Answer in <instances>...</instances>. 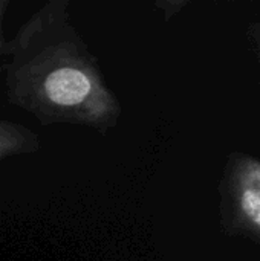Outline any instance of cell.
<instances>
[{"instance_id":"1","label":"cell","mask_w":260,"mask_h":261,"mask_svg":"<svg viewBox=\"0 0 260 261\" xmlns=\"http://www.w3.org/2000/svg\"><path fill=\"white\" fill-rule=\"evenodd\" d=\"M69 6L67 0L46 2L6 41V98L43 125L107 133L121 116V104L72 23Z\"/></svg>"},{"instance_id":"2","label":"cell","mask_w":260,"mask_h":261,"mask_svg":"<svg viewBox=\"0 0 260 261\" xmlns=\"http://www.w3.org/2000/svg\"><path fill=\"white\" fill-rule=\"evenodd\" d=\"M221 194V223L225 234L260 243V161L234 151L227 158Z\"/></svg>"},{"instance_id":"3","label":"cell","mask_w":260,"mask_h":261,"mask_svg":"<svg viewBox=\"0 0 260 261\" xmlns=\"http://www.w3.org/2000/svg\"><path fill=\"white\" fill-rule=\"evenodd\" d=\"M38 136L12 121L0 119V162L26 153H35L41 147Z\"/></svg>"},{"instance_id":"4","label":"cell","mask_w":260,"mask_h":261,"mask_svg":"<svg viewBox=\"0 0 260 261\" xmlns=\"http://www.w3.org/2000/svg\"><path fill=\"white\" fill-rule=\"evenodd\" d=\"M247 35H248V40L251 41L253 47H254V52H256L257 58L260 60V20L253 21V23L248 26Z\"/></svg>"},{"instance_id":"5","label":"cell","mask_w":260,"mask_h":261,"mask_svg":"<svg viewBox=\"0 0 260 261\" xmlns=\"http://www.w3.org/2000/svg\"><path fill=\"white\" fill-rule=\"evenodd\" d=\"M8 6H9V0H0V54H3L5 46H6V40L3 35V20H5Z\"/></svg>"}]
</instances>
